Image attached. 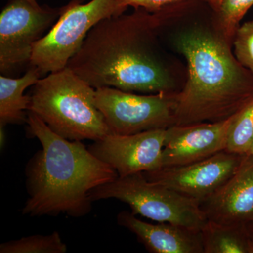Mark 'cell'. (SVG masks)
<instances>
[{"label":"cell","mask_w":253,"mask_h":253,"mask_svg":"<svg viewBox=\"0 0 253 253\" xmlns=\"http://www.w3.org/2000/svg\"><path fill=\"white\" fill-rule=\"evenodd\" d=\"M253 0H222L218 9L219 27L221 34L228 41H232L240 22L250 8Z\"/></svg>","instance_id":"18"},{"label":"cell","mask_w":253,"mask_h":253,"mask_svg":"<svg viewBox=\"0 0 253 253\" xmlns=\"http://www.w3.org/2000/svg\"><path fill=\"white\" fill-rule=\"evenodd\" d=\"M67 246L59 233L35 235L0 245V253H66Z\"/></svg>","instance_id":"17"},{"label":"cell","mask_w":253,"mask_h":253,"mask_svg":"<svg viewBox=\"0 0 253 253\" xmlns=\"http://www.w3.org/2000/svg\"><path fill=\"white\" fill-rule=\"evenodd\" d=\"M233 41L236 59L253 73V20L240 26Z\"/></svg>","instance_id":"19"},{"label":"cell","mask_w":253,"mask_h":253,"mask_svg":"<svg viewBox=\"0 0 253 253\" xmlns=\"http://www.w3.org/2000/svg\"><path fill=\"white\" fill-rule=\"evenodd\" d=\"M168 129V128H167ZM167 129H156L129 135L109 133L89 148L119 177L162 168V153Z\"/></svg>","instance_id":"10"},{"label":"cell","mask_w":253,"mask_h":253,"mask_svg":"<svg viewBox=\"0 0 253 253\" xmlns=\"http://www.w3.org/2000/svg\"><path fill=\"white\" fill-rule=\"evenodd\" d=\"M234 116L219 122L168 127L162 153V167L191 164L225 150Z\"/></svg>","instance_id":"11"},{"label":"cell","mask_w":253,"mask_h":253,"mask_svg":"<svg viewBox=\"0 0 253 253\" xmlns=\"http://www.w3.org/2000/svg\"><path fill=\"white\" fill-rule=\"evenodd\" d=\"M253 145V99L236 113L231 123L226 151L249 154Z\"/></svg>","instance_id":"16"},{"label":"cell","mask_w":253,"mask_h":253,"mask_svg":"<svg viewBox=\"0 0 253 253\" xmlns=\"http://www.w3.org/2000/svg\"><path fill=\"white\" fill-rule=\"evenodd\" d=\"M120 225L134 234L151 253H204L201 231L167 222L151 224L128 211L118 214Z\"/></svg>","instance_id":"13"},{"label":"cell","mask_w":253,"mask_h":253,"mask_svg":"<svg viewBox=\"0 0 253 253\" xmlns=\"http://www.w3.org/2000/svg\"><path fill=\"white\" fill-rule=\"evenodd\" d=\"M177 92L141 95L99 87L95 103L111 134L129 135L174 126Z\"/></svg>","instance_id":"7"},{"label":"cell","mask_w":253,"mask_h":253,"mask_svg":"<svg viewBox=\"0 0 253 253\" xmlns=\"http://www.w3.org/2000/svg\"><path fill=\"white\" fill-rule=\"evenodd\" d=\"M245 226H246V230H247L248 234H249L250 239L252 241L253 245V214L252 217L250 218L249 220L244 223Z\"/></svg>","instance_id":"21"},{"label":"cell","mask_w":253,"mask_h":253,"mask_svg":"<svg viewBox=\"0 0 253 253\" xmlns=\"http://www.w3.org/2000/svg\"><path fill=\"white\" fill-rule=\"evenodd\" d=\"M28 1H31V2L33 3V4H38L36 0H28Z\"/></svg>","instance_id":"24"},{"label":"cell","mask_w":253,"mask_h":253,"mask_svg":"<svg viewBox=\"0 0 253 253\" xmlns=\"http://www.w3.org/2000/svg\"><path fill=\"white\" fill-rule=\"evenodd\" d=\"M28 111L71 141H97L110 133L95 103V89L66 67L33 85Z\"/></svg>","instance_id":"4"},{"label":"cell","mask_w":253,"mask_h":253,"mask_svg":"<svg viewBox=\"0 0 253 253\" xmlns=\"http://www.w3.org/2000/svg\"><path fill=\"white\" fill-rule=\"evenodd\" d=\"M206 1H208V2L211 4L213 9L215 10L216 11H217L219 6H220L222 0H206Z\"/></svg>","instance_id":"23"},{"label":"cell","mask_w":253,"mask_h":253,"mask_svg":"<svg viewBox=\"0 0 253 253\" xmlns=\"http://www.w3.org/2000/svg\"><path fill=\"white\" fill-rule=\"evenodd\" d=\"M26 122L42 149L28 166L29 197L23 214L85 215L91 210V191L117 179V172L81 141L68 140L55 133L35 113H28Z\"/></svg>","instance_id":"2"},{"label":"cell","mask_w":253,"mask_h":253,"mask_svg":"<svg viewBox=\"0 0 253 253\" xmlns=\"http://www.w3.org/2000/svg\"><path fill=\"white\" fill-rule=\"evenodd\" d=\"M196 0H121V6L126 10L129 6L143 9L149 12L166 11L171 7Z\"/></svg>","instance_id":"20"},{"label":"cell","mask_w":253,"mask_h":253,"mask_svg":"<svg viewBox=\"0 0 253 253\" xmlns=\"http://www.w3.org/2000/svg\"><path fill=\"white\" fill-rule=\"evenodd\" d=\"M92 201L114 199L126 203L131 212L156 222H167L201 231L207 219L199 201L151 182L143 172L118 177L90 193Z\"/></svg>","instance_id":"5"},{"label":"cell","mask_w":253,"mask_h":253,"mask_svg":"<svg viewBox=\"0 0 253 253\" xmlns=\"http://www.w3.org/2000/svg\"><path fill=\"white\" fill-rule=\"evenodd\" d=\"M176 46L187 61L188 79L176 95L174 126L225 121L253 99V73L221 33L193 28Z\"/></svg>","instance_id":"3"},{"label":"cell","mask_w":253,"mask_h":253,"mask_svg":"<svg viewBox=\"0 0 253 253\" xmlns=\"http://www.w3.org/2000/svg\"><path fill=\"white\" fill-rule=\"evenodd\" d=\"M42 76L38 68L31 66L22 77L0 76V125L20 124L27 121L25 111H28L30 96L23 93L36 84Z\"/></svg>","instance_id":"14"},{"label":"cell","mask_w":253,"mask_h":253,"mask_svg":"<svg viewBox=\"0 0 253 253\" xmlns=\"http://www.w3.org/2000/svg\"><path fill=\"white\" fill-rule=\"evenodd\" d=\"M67 8L41 6L28 0H9L0 15V71L9 74L31 63L35 44Z\"/></svg>","instance_id":"8"},{"label":"cell","mask_w":253,"mask_h":253,"mask_svg":"<svg viewBox=\"0 0 253 253\" xmlns=\"http://www.w3.org/2000/svg\"><path fill=\"white\" fill-rule=\"evenodd\" d=\"M4 126L0 125V145H1V149L4 147L5 144V140H6V136H5Z\"/></svg>","instance_id":"22"},{"label":"cell","mask_w":253,"mask_h":253,"mask_svg":"<svg viewBox=\"0 0 253 253\" xmlns=\"http://www.w3.org/2000/svg\"><path fill=\"white\" fill-rule=\"evenodd\" d=\"M207 220L244 224L253 214V155L247 154L233 175L200 203Z\"/></svg>","instance_id":"12"},{"label":"cell","mask_w":253,"mask_h":253,"mask_svg":"<svg viewBox=\"0 0 253 253\" xmlns=\"http://www.w3.org/2000/svg\"><path fill=\"white\" fill-rule=\"evenodd\" d=\"M249 154H253V145L252 146V149H251V151H250Z\"/></svg>","instance_id":"25"},{"label":"cell","mask_w":253,"mask_h":253,"mask_svg":"<svg viewBox=\"0 0 253 253\" xmlns=\"http://www.w3.org/2000/svg\"><path fill=\"white\" fill-rule=\"evenodd\" d=\"M138 8L115 15L88 33L66 67L96 89L113 87L133 93L177 92L158 47L159 12Z\"/></svg>","instance_id":"1"},{"label":"cell","mask_w":253,"mask_h":253,"mask_svg":"<svg viewBox=\"0 0 253 253\" xmlns=\"http://www.w3.org/2000/svg\"><path fill=\"white\" fill-rule=\"evenodd\" d=\"M71 0L49 32L35 44L30 66L42 75L67 66L78 52L89 32L105 18L123 14L121 0Z\"/></svg>","instance_id":"6"},{"label":"cell","mask_w":253,"mask_h":253,"mask_svg":"<svg viewBox=\"0 0 253 253\" xmlns=\"http://www.w3.org/2000/svg\"><path fill=\"white\" fill-rule=\"evenodd\" d=\"M204 253H253L244 224H221L207 220L201 229Z\"/></svg>","instance_id":"15"},{"label":"cell","mask_w":253,"mask_h":253,"mask_svg":"<svg viewBox=\"0 0 253 253\" xmlns=\"http://www.w3.org/2000/svg\"><path fill=\"white\" fill-rule=\"evenodd\" d=\"M246 155L224 150L198 162L162 167L143 174L151 182L167 186L201 203L233 175Z\"/></svg>","instance_id":"9"}]
</instances>
